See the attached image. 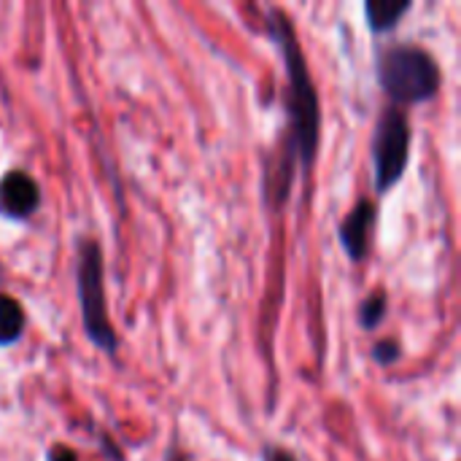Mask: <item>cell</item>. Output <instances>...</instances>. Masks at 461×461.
Wrapping results in <instances>:
<instances>
[{
    "instance_id": "cell-12",
    "label": "cell",
    "mask_w": 461,
    "mask_h": 461,
    "mask_svg": "<svg viewBox=\"0 0 461 461\" xmlns=\"http://www.w3.org/2000/svg\"><path fill=\"white\" fill-rule=\"evenodd\" d=\"M46 461H78L76 451H70L68 446H51L46 451Z\"/></svg>"
},
{
    "instance_id": "cell-4",
    "label": "cell",
    "mask_w": 461,
    "mask_h": 461,
    "mask_svg": "<svg viewBox=\"0 0 461 461\" xmlns=\"http://www.w3.org/2000/svg\"><path fill=\"white\" fill-rule=\"evenodd\" d=\"M411 122L400 105L384 108L373 132V170H375V192L386 194L400 184L405 167L411 162Z\"/></svg>"
},
{
    "instance_id": "cell-8",
    "label": "cell",
    "mask_w": 461,
    "mask_h": 461,
    "mask_svg": "<svg viewBox=\"0 0 461 461\" xmlns=\"http://www.w3.org/2000/svg\"><path fill=\"white\" fill-rule=\"evenodd\" d=\"M24 330L27 316L19 300L11 294H0V346H14L24 335Z\"/></svg>"
},
{
    "instance_id": "cell-7",
    "label": "cell",
    "mask_w": 461,
    "mask_h": 461,
    "mask_svg": "<svg viewBox=\"0 0 461 461\" xmlns=\"http://www.w3.org/2000/svg\"><path fill=\"white\" fill-rule=\"evenodd\" d=\"M413 8V0H367L365 16L373 32H389Z\"/></svg>"
},
{
    "instance_id": "cell-11",
    "label": "cell",
    "mask_w": 461,
    "mask_h": 461,
    "mask_svg": "<svg viewBox=\"0 0 461 461\" xmlns=\"http://www.w3.org/2000/svg\"><path fill=\"white\" fill-rule=\"evenodd\" d=\"M262 461H297L292 451L281 448V446H265L262 451Z\"/></svg>"
},
{
    "instance_id": "cell-5",
    "label": "cell",
    "mask_w": 461,
    "mask_h": 461,
    "mask_svg": "<svg viewBox=\"0 0 461 461\" xmlns=\"http://www.w3.org/2000/svg\"><path fill=\"white\" fill-rule=\"evenodd\" d=\"M41 205V186L27 170H8L0 178V213L8 219H27Z\"/></svg>"
},
{
    "instance_id": "cell-10",
    "label": "cell",
    "mask_w": 461,
    "mask_h": 461,
    "mask_svg": "<svg viewBox=\"0 0 461 461\" xmlns=\"http://www.w3.org/2000/svg\"><path fill=\"white\" fill-rule=\"evenodd\" d=\"M400 343L397 340H381V343H375V348H373V359L378 362V365H384V367H389V365H394L397 359H400Z\"/></svg>"
},
{
    "instance_id": "cell-9",
    "label": "cell",
    "mask_w": 461,
    "mask_h": 461,
    "mask_svg": "<svg viewBox=\"0 0 461 461\" xmlns=\"http://www.w3.org/2000/svg\"><path fill=\"white\" fill-rule=\"evenodd\" d=\"M386 316V294L384 292H373L362 305H359V321L365 330H375Z\"/></svg>"
},
{
    "instance_id": "cell-6",
    "label": "cell",
    "mask_w": 461,
    "mask_h": 461,
    "mask_svg": "<svg viewBox=\"0 0 461 461\" xmlns=\"http://www.w3.org/2000/svg\"><path fill=\"white\" fill-rule=\"evenodd\" d=\"M375 224L373 200H359L338 227V238L351 262H362L370 254V230Z\"/></svg>"
},
{
    "instance_id": "cell-2",
    "label": "cell",
    "mask_w": 461,
    "mask_h": 461,
    "mask_svg": "<svg viewBox=\"0 0 461 461\" xmlns=\"http://www.w3.org/2000/svg\"><path fill=\"white\" fill-rule=\"evenodd\" d=\"M378 81L392 105L427 103L440 92V65L419 43H392L378 54Z\"/></svg>"
},
{
    "instance_id": "cell-13",
    "label": "cell",
    "mask_w": 461,
    "mask_h": 461,
    "mask_svg": "<svg viewBox=\"0 0 461 461\" xmlns=\"http://www.w3.org/2000/svg\"><path fill=\"white\" fill-rule=\"evenodd\" d=\"M165 461H189V459L184 456V451H178V448H170V451H167V456H165Z\"/></svg>"
},
{
    "instance_id": "cell-1",
    "label": "cell",
    "mask_w": 461,
    "mask_h": 461,
    "mask_svg": "<svg viewBox=\"0 0 461 461\" xmlns=\"http://www.w3.org/2000/svg\"><path fill=\"white\" fill-rule=\"evenodd\" d=\"M267 32L273 43L278 46L284 68H286L289 135H286V151H284L281 167L270 178V197L284 203L292 189V165L297 162L303 176H308L316 162V149H319V135H321V105H319V92L313 86L311 68L297 41L294 24L281 8H267Z\"/></svg>"
},
{
    "instance_id": "cell-3",
    "label": "cell",
    "mask_w": 461,
    "mask_h": 461,
    "mask_svg": "<svg viewBox=\"0 0 461 461\" xmlns=\"http://www.w3.org/2000/svg\"><path fill=\"white\" fill-rule=\"evenodd\" d=\"M76 292H78L84 332L89 343L113 357L119 348V340L108 321L103 249L95 238H78L76 243Z\"/></svg>"
}]
</instances>
